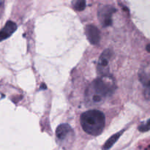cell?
Here are the masks:
<instances>
[{
	"label": "cell",
	"mask_w": 150,
	"mask_h": 150,
	"mask_svg": "<svg viewBox=\"0 0 150 150\" xmlns=\"http://www.w3.org/2000/svg\"><path fill=\"white\" fill-rule=\"evenodd\" d=\"M116 82L109 75L100 76L89 85L85 92L86 100L90 104H100L113 95Z\"/></svg>",
	"instance_id": "6da1fadb"
},
{
	"label": "cell",
	"mask_w": 150,
	"mask_h": 150,
	"mask_svg": "<svg viewBox=\"0 0 150 150\" xmlns=\"http://www.w3.org/2000/svg\"><path fill=\"white\" fill-rule=\"evenodd\" d=\"M105 117L98 110H89L81 116V125L86 133L97 136L102 133L105 127Z\"/></svg>",
	"instance_id": "7a4b0ae2"
},
{
	"label": "cell",
	"mask_w": 150,
	"mask_h": 150,
	"mask_svg": "<svg viewBox=\"0 0 150 150\" xmlns=\"http://www.w3.org/2000/svg\"><path fill=\"white\" fill-rule=\"evenodd\" d=\"M116 11L117 9L111 5H104L100 7L98 16L103 26L107 27L112 25V15Z\"/></svg>",
	"instance_id": "3957f363"
},
{
	"label": "cell",
	"mask_w": 150,
	"mask_h": 150,
	"mask_svg": "<svg viewBox=\"0 0 150 150\" xmlns=\"http://www.w3.org/2000/svg\"><path fill=\"white\" fill-rule=\"evenodd\" d=\"M111 56H112V51L111 49H105L101 54L97 67L98 73L100 75V76L108 75V70H109L108 64Z\"/></svg>",
	"instance_id": "277c9868"
},
{
	"label": "cell",
	"mask_w": 150,
	"mask_h": 150,
	"mask_svg": "<svg viewBox=\"0 0 150 150\" xmlns=\"http://www.w3.org/2000/svg\"><path fill=\"white\" fill-rule=\"evenodd\" d=\"M85 34L88 40L92 45H97L99 43L100 40V32L95 26L89 24L85 27Z\"/></svg>",
	"instance_id": "5b68a950"
},
{
	"label": "cell",
	"mask_w": 150,
	"mask_h": 150,
	"mask_svg": "<svg viewBox=\"0 0 150 150\" xmlns=\"http://www.w3.org/2000/svg\"><path fill=\"white\" fill-rule=\"evenodd\" d=\"M17 29V25L12 21H8L0 30V42L10 38Z\"/></svg>",
	"instance_id": "8992f818"
},
{
	"label": "cell",
	"mask_w": 150,
	"mask_h": 150,
	"mask_svg": "<svg viewBox=\"0 0 150 150\" xmlns=\"http://www.w3.org/2000/svg\"><path fill=\"white\" fill-rule=\"evenodd\" d=\"M73 134L72 127L68 124H62L56 130V136L60 141H63Z\"/></svg>",
	"instance_id": "52a82bcc"
},
{
	"label": "cell",
	"mask_w": 150,
	"mask_h": 150,
	"mask_svg": "<svg viewBox=\"0 0 150 150\" xmlns=\"http://www.w3.org/2000/svg\"><path fill=\"white\" fill-rule=\"evenodd\" d=\"M139 79L143 84L145 89L144 94L146 97V99L149 98V69L147 70H142L139 73Z\"/></svg>",
	"instance_id": "ba28073f"
},
{
	"label": "cell",
	"mask_w": 150,
	"mask_h": 150,
	"mask_svg": "<svg viewBox=\"0 0 150 150\" xmlns=\"http://www.w3.org/2000/svg\"><path fill=\"white\" fill-rule=\"evenodd\" d=\"M123 132H124V130H122V131L118 132V133H115V134L113 135L112 136H111V137L106 141V142L104 144L103 146V150H108L109 149H111L113 146V145L118 141V139H120V136H122Z\"/></svg>",
	"instance_id": "9c48e42d"
},
{
	"label": "cell",
	"mask_w": 150,
	"mask_h": 150,
	"mask_svg": "<svg viewBox=\"0 0 150 150\" xmlns=\"http://www.w3.org/2000/svg\"><path fill=\"white\" fill-rule=\"evenodd\" d=\"M72 4L75 10L77 11H81V10H84V8L86 7V3L83 0H76L72 2Z\"/></svg>",
	"instance_id": "30bf717a"
},
{
	"label": "cell",
	"mask_w": 150,
	"mask_h": 150,
	"mask_svg": "<svg viewBox=\"0 0 150 150\" xmlns=\"http://www.w3.org/2000/svg\"><path fill=\"white\" fill-rule=\"evenodd\" d=\"M149 129V120H146V122H142L139 127V130L141 132H147Z\"/></svg>",
	"instance_id": "8fae6325"
},
{
	"label": "cell",
	"mask_w": 150,
	"mask_h": 150,
	"mask_svg": "<svg viewBox=\"0 0 150 150\" xmlns=\"http://www.w3.org/2000/svg\"><path fill=\"white\" fill-rule=\"evenodd\" d=\"M3 5H4V1H0V13H1V10H2L3 8Z\"/></svg>",
	"instance_id": "7c38bea8"
},
{
	"label": "cell",
	"mask_w": 150,
	"mask_h": 150,
	"mask_svg": "<svg viewBox=\"0 0 150 150\" xmlns=\"http://www.w3.org/2000/svg\"><path fill=\"white\" fill-rule=\"evenodd\" d=\"M40 88H41V89H46V86H45V85L44 84V83H42V84L41 85Z\"/></svg>",
	"instance_id": "4fadbf2b"
},
{
	"label": "cell",
	"mask_w": 150,
	"mask_h": 150,
	"mask_svg": "<svg viewBox=\"0 0 150 150\" xmlns=\"http://www.w3.org/2000/svg\"><path fill=\"white\" fill-rule=\"evenodd\" d=\"M149 44H148L147 45H146V50H147V51L148 52H149Z\"/></svg>",
	"instance_id": "5bb4252c"
}]
</instances>
